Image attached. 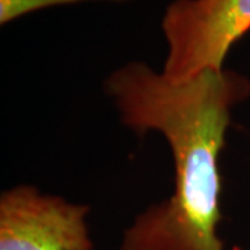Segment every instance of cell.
<instances>
[{"label":"cell","instance_id":"6da1fadb","mask_svg":"<svg viewBox=\"0 0 250 250\" xmlns=\"http://www.w3.org/2000/svg\"><path fill=\"white\" fill-rule=\"evenodd\" d=\"M104 85L135 134L164 135L175 167L172 196L135 218L120 250H225L218 236L220 154L231 110L249 96L250 81L231 70H207L171 82L143 62H129Z\"/></svg>","mask_w":250,"mask_h":250},{"label":"cell","instance_id":"7a4b0ae2","mask_svg":"<svg viewBox=\"0 0 250 250\" xmlns=\"http://www.w3.org/2000/svg\"><path fill=\"white\" fill-rule=\"evenodd\" d=\"M161 29L168 43L163 77L184 82L224 70L228 52L250 29V0H174Z\"/></svg>","mask_w":250,"mask_h":250},{"label":"cell","instance_id":"3957f363","mask_svg":"<svg viewBox=\"0 0 250 250\" xmlns=\"http://www.w3.org/2000/svg\"><path fill=\"white\" fill-rule=\"evenodd\" d=\"M88 213L34 187L10 189L0 197V250H93Z\"/></svg>","mask_w":250,"mask_h":250},{"label":"cell","instance_id":"277c9868","mask_svg":"<svg viewBox=\"0 0 250 250\" xmlns=\"http://www.w3.org/2000/svg\"><path fill=\"white\" fill-rule=\"evenodd\" d=\"M80 1L93 0H0V22L1 25L36 10L53 7L60 4H74ZM107 1H126V0H107Z\"/></svg>","mask_w":250,"mask_h":250}]
</instances>
